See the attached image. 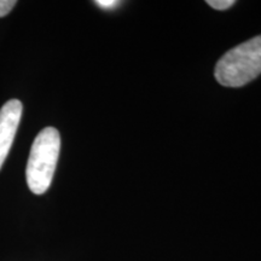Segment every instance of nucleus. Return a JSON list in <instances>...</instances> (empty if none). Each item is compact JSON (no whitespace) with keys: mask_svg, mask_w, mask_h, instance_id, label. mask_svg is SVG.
I'll list each match as a JSON object with an SVG mask.
<instances>
[{"mask_svg":"<svg viewBox=\"0 0 261 261\" xmlns=\"http://www.w3.org/2000/svg\"><path fill=\"white\" fill-rule=\"evenodd\" d=\"M61 150V136L54 127H46L37 136L29 154L25 177L31 191L42 195L50 188Z\"/></svg>","mask_w":261,"mask_h":261,"instance_id":"f03ea898","label":"nucleus"},{"mask_svg":"<svg viewBox=\"0 0 261 261\" xmlns=\"http://www.w3.org/2000/svg\"><path fill=\"white\" fill-rule=\"evenodd\" d=\"M17 4L16 0H0V17H4Z\"/></svg>","mask_w":261,"mask_h":261,"instance_id":"39448f33","label":"nucleus"},{"mask_svg":"<svg viewBox=\"0 0 261 261\" xmlns=\"http://www.w3.org/2000/svg\"><path fill=\"white\" fill-rule=\"evenodd\" d=\"M261 74V35L227 51L215 67V79L226 87H241Z\"/></svg>","mask_w":261,"mask_h":261,"instance_id":"f257e3e1","label":"nucleus"},{"mask_svg":"<svg viewBox=\"0 0 261 261\" xmlns=\"http://www.w3.org/2000/svg\"><path fill=\"white\" fill-rule=\"evenodd\" d=\"M96 4L98 6H100V8L109 9V8H114V6H116L117 2H115V0H98V2H96Z\"/></svg>","mask_w":261,"mask_h":261,"instance_id":"423d86ee","label":"nucleus"},{"mask_svg":"<svg viewBox=\"0 0 261 261\" xmlns=\"http://www.w3.org/2000/svg\"><path fill=\"white\" fill-rule=\"evenodd\" d=\"M23 106L18 99L8 100L0 109V169L8 158L21 122Z\"/></svg>","mask_w":261,"mask_h":261,"instance_id":"7ed1b4c3","label":"nucleus"},{"mask_svg":"<svg viewBox=\"0 0 261 261\" xmlns=\"http://www.w3.org/2000/svg\"><path fill=\"white\" fill-rule=\"evenodd\" d=\"M207 4L215 10H226L234 4L233 0H208Z\"/></svg>","mask_w":261,"mask_h":261,"instance_id":"20e7f679","label":"nucleus"}]
</instances>
